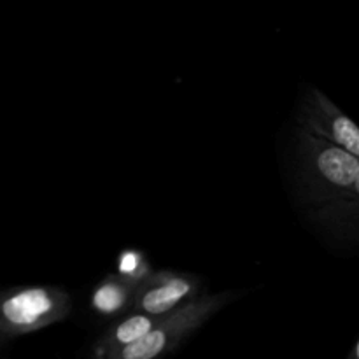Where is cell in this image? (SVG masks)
I'll use <instances>...</instances> for the list:
<instances>
[{
  "label": "cell",
  "mask_w": 359,
  "mask_h": 359,
  "mask_svg": "<svg viewBox=\"0 0 359 359\" xmlns=\"http://www.w3.org/2000/svg\"><path fill=\"white\" fill-rule=\"evenodd\" d=\"M297 167L316 223L337 237H356L359 156L297 128Z\"/></svg>",
  "instance_id": "1"
},
{
  "label": "cell",
  "mask_w": 359,
  "mask_h": 359,
  "mask_svg": "<svg viewBox=\"0 0 359 359\" xmlns=\"http://www.w3.org/2000/svg\"><path fill=\"white\" fill-rule=\"evenodd\" d=\"M116 273L126 283L139 286L153 273V265L146 252L135 248H126L116 258Z\"/></svg>",
  "instance_id": "8"
},
{
  "label": "cell",
  "mask_w": 359,
  "mask_h": 359,
  "mask_svg": "<svg viewBox=\"0 0 359 359\" xmlns=\"http://www.w3.org/2000/svg\"><path fill=\"white\" fill-rule=\"evenodd\" d=\"M135 286L123 280L118 273H109L98 280L90 294V309L102 319H116L132 311Z\"/></svg>",
  "instance_id": "7"
},
{
  "label": "cell",
  "mask_w": 359,
  "mask_h": 359,
  "mask_svg": "<svg viewBox=\"0 0 359 359\" xmlns=\"http://www.w3.org/2000/svg\"><path fill=\"white\" fill-rule=\"evenodd\" d=\"M202 293V279L195 273L177 270H153L135 287L132 311L151 316H165L182 307Z\"/></svg>",
  "instance_id": "5"
},
{
  "label": "cell",
  "mask_w": 359,
  "mask_h": 359,
  "mask_svg": "<svg viewBox=\"0 0 359 359\" xmlns=\"http://www.w3.org/2000/svg\"><path fill=\"white\" fill-rule=\"evenodd\" d=\"M344 359H359V342H354V346L351 347L349 354H346Z\"/></svg>",
  "instance_id": "9"
},
{
  "label": "cell",
  "mask_w": 359,
  "mask_h": 359,
  "mask_svg": "<svg viewBox=\"0 0 359 359\" xmlns=\"http://www.w3.org/2000/svg\"><path fill=\"white\" fill-rule=\"evenodd\" d=\"M4 342H6V339H4V337L2 335H0V346H2V344Z\"/></svg>",
  "instance_id": "10"
},
{
  "label": "cell",
  "mask_w": 359,
  "mask_h": 359,
  "mask_svg": "<svg viewBox=\"0 0 359 359\" xmlns=\"http://www.w3.org/2000/svg\"><path fill=\"white\" fill-rule=\"evenodd\" d=\"M237 297L238 293L233 291L214 294L202 291L182 307L161 316L142 339L100 359H161L168 356Z\"/></svg>",
  "instance_id": "2"
},
{
  "label": "cell",
  "mask_w": 359,
  "mask_h": 359,
  "mask_svg": "<svg viewBox=\"0 0 359 359\" xmlns=\"http://www.w3.org/2000/svg\"><path fill=\"white\" fill-rule=\"evenodd\" d=\"M297 128L359 156L358 125L321 90L311 88L302 97Z\"/></svg>",
  "instance_id": "4"
},
{
  "label": "cell",
  "mask_w": 359,
  "mask_h": 359,
  "mask_svg": "<svg viewBox=\"0 0 359 359\" xmlns=\"http://www.w3.org/2000/svg\"><path fill=\"white\" fill-rule=\"evenodd\" d=\"M72 312L69 291L58 286H14L0 291V335L4 339L28 335L56 323Z\"/></svg>",
  "instance_id": "3"
},
{
  "label": "cell",
  "mask_w": 359,
  "mask_h": 359,
  "mask_svg": "<svg viewBox=\"0 0 359 359\" xmlns=\"http://www.w3.org/2000/svg\"><path fill=\"white\" fill-rule=\"evenodd\" d=\"M160 318L161 316H151L137 311H130L126 314L119 316L105 330L104 335L93 344L91 356H93V359H100L107 356V354L114 353V351H119L123 347L130 346V344L137 342V340L142 339L153 328L154 323Z\"/></svg>",
  "instance_id": "6"
}]
</instances>
